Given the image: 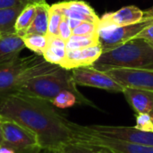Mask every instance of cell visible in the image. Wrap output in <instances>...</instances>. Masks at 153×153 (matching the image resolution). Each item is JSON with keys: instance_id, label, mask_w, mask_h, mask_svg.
I'll return each mask as SVG.
<instances>
[{"instance_id": "cell-11", "label": "cell", "mask_w": 153, "mask_h": 153, "mask_svg": "<svg viewBox=\"0 0 153 153\" xmlns=\"http://www.w3.org/2000/svg\"><path fill=\"white\" fill-rule=\"evenodd\" d=\"M148 14L145 11L141 10L135 5L124 6L121 9L107 13L100 18L99 25H114V26H125L134 23H137L144 20Z\"/></svg>"}, {"instance_id": "cell-26", "label": "cell", "mask_w": 153, "mask_h": 153, "mask_svg": "<svg viewBox=\"0 0 153 153\" xmlns=\"http://www.w3.org/2000/svg\"><path fill=\"white\" fill-rule=\"evenodd\" d=\"M47 3L46 0H0L1 8H13V7H26L30 4H39Z\"/></svg>"}, {"instance_id": "cell-35", "label": "cell", "mask_w": 153, "mask_h": 153, "mask_svg": "<svg viewBox=\"0 0 153 153\" xmlns=\"http://www.w3.org/2000/svg\"><path fill=\"white\" fill-rule=\"evenodd\" d=\"M145 13H146V14H148V15H153V6L152 7H151V8H149V9H147V10L145 11Z\"/></svg>"}, {"instance_id": "cell-33", "label": "cell", "mask_w": 153, "mask_h": 153, "mask_svg": "<svg viewBox=\"0 0 153 153\" xmlns=\"http://www.w3.org/2000/svg\"><path fill=\"white\" fill-rule=\"evenodd\" d=\"M94 149V153H115L111 151H108V150H106V149Z\"/></svg>"}, {"instance_id": "cell-17", "label": "cell", "mask_w": 153, "mask_h": 153, "mask_svg": "<svg viewBox=\"0 0 153 153\" xmlns=\"http://www.w3.org/2000/svg\"><path fill=\"white\" fill-rule=\"evenodd\" d=\"M25 7L1 8L0 9V33L1 35L13 34L15 32L16 20Z\"/></svg>"}, {"instance_id": "cell-19", "label": "cell", "mask_w": 153, "mask_h": 153, "mask_svg": "<svg viewBox=\"0 0 153 153\" xmlns=\"http://www.w3.org/2000/svg\"><path fill=\"white\" fill-rule=\"evenodd\" d=\"M22 40L26 48L33 51L35 54L43 56L48 46V35L41 34H28L23 36Z\"/></svg>"}, {"instance_id": "cell-12", "label": "cell", "mask_w": 153, "mask_h": 153, "mask_svg": "<svg viewBox=\"0 0 153 153\" xmlns=\"http://www.w3.org/2000/svg\"><path fill=\"white\" fill-rule=\"evenodd\" d=\"M103 52L100 44L87 47L82 49L66 51L65 58L61 65V67L73 70L77 67L92 66L94 63L100 58Z\"/></svg>"}, {"instance_id": "cell-10", "label": "cell", "mask_w": 153, "mask_h": 153, "mask_svg": "<svg viewBox=\"0 0 153 153\" xmlns=\"http://www.w3.org/2000/svg\"><path fill=\"white\" fill-rule=\"evenodd\" d=\"M106 73L125 88L153 92V68H114Z\"/></svg>"}, {"instance_id": "cell-29", "label": "cell", "mask_w": 153, "mask_h": 153, "mask_svg": "<svg viewBox=\"0 0 153 153\" xmlns=\"http://www.w3.org/2000/svg\"><path fill=\"white\" fill-rule=\"evenodd\" d=\"M136 38L139 39H147L151 42L153 43V23L150 24L149 26H147L145 29H143L138 35ZM135 38V39H136Z\"/></svg>"}, {"instance_id": "cell-25", "label": "cell", "mask_w": 153, "mask_h": 153, "mask_svg": "<svg viewBox=\"0 0 153 153\" xmlns=\"http://www.w3.org/2000/svg\"><path fill=\"white\" fill-rule=\"evenodd\" d=\"M98 24L95 22H82L79 26L73 30V35L90 36L98 33Z\"/></svg>"}, {"instance_id": "cell-18", "label": "cell", "mask_w": 153, "mask_h": 153, "mask_svg": "<svg viewBox=\"0 0 153 153\" xmlns=\"http://www.w3.org/2000/svg\"><path fill=\"white\" fill-rule=\"evenodd\" d=\"M37 4H30L23 8L19 14L15 23V32L21 38L25 36L28 29L31 25L36 13Z\"/></svg>"}, {"instance_id": "cell-21", "label": "cell", "mask_w": 153, "mask_h": 153, "mask_svg": "<svg viewBox=\"0 0 153 153\" xmlns=\"http://www.w3.org/2000/svg\"><path fill=\"white\" fill-rule=\"evenodd\" d=\"M51 104L58 108H68L75 104H80L77 96L69 91H64L57 94L51 101Z\"/></svg>"}, {"instance_id": "cell-3", "label": "cell", "mask_w": 153, "mask_h": 153, "mask_svg": "<svg viewBox=\"0 0 153 153\" xmlns=\"http://www.w3.org/2000/svg\"><path fill=\"white\" fill-rule=\"evenodd\" d=\"M60 67L44 59L42 56L32 55L19 57L13 62L0 66V101L19 90L30 80L46 74Z\"/></svg>"}, {"instance_id": "cell-7", "label": "cell", "mask_w": 153, "mask_h": 153, "mask_svg": "<svg viewBox=\"0 0 153 153\" xmlns=\"http://www.w3.org/2000/svg\"><path fill=\"white\" fill-rule=\"evenodd\" d=\"M152 23H153V15H148L140 22L125 26H103L98 24V37L100 44L102 47L103 51L114 48L135 39L143 29Z\"/></svg>"}, {"instance_id": "cell-16", "label": "cell", "mask_w": 153, "mask_h": 153, "mask_svg": "<svg viewBox=\"0 0 153 153\" xmlns=\"http://www.w3.org/2000/svg\"><path fill=\"white\" fill-rule=\"evenodd\" d=\"M49 10H50V5L48 4L47 3L37 4L35 17L25 35L28 34L48 35Z\"/></svg>"}, {"instance_id": "cell-22", "label": "cell", "mask_w": 153, "mask_h": 153, "mask_svg": "<svg viewBox=\"0 0 153 153\" xmlns=\"http://www.w3.org/2000/svg\"><path fill=\"white\" fill-rule=\"evenodd\" d=\"M63 4L66 7H68V8L74 10V11L79 12L81 13H83L85 15L91 16V17H99L96 14V13L93 10V8L89 4H87L84 1H81V0H71V1H65V2H63Z\"/></svg>"}, {"instance_id": "cell-9", "label": "cell", "mask_w": 153, "mask_h": 153, "mask_svg": "<svg viewBox=\"0 0 153 153\" xmlns=\"http://www.w3.org/2000/svg\"><path fill=\"white\" fill-rule=\"evenodd\" d=\"M72 75L76 85L93 87L112 92H122L125 90L120 83L115 81L106 72L93 66L77 67L72 70Z\"/></svg>"}, {"instance_id": "cell-24", "label": "cell", "mask_w": 153, "mask_h": 153, "mask_svg": "<svg viewBox=\"0 0 153 153\" xmlns=\"http://www.w3.org/2000/svg\"><path fill=\"white\" fill-rule=\"evenodd\" d=\"M135 127L143 132L153 133V121L149 113L136 114Z\"/></svg>"}, {"instance_id": "cell-15", "label": "cell", "mask_w": 153, "mask_h": 153, "mask_svg": "<svg viewBox=\"0 0 153 153\" xmlns=\"http://www.w3.org/2000/svg\"><path fill=\"white\" fill-rule=\"evenodd\" d=\"M48 46L43 54L46 61L61 66L66 56V41L60 36L48 35Z\"/></svg>"}, {"instance_id": "cell-36", "label": "cell", "mask_w": 153, "mask_h": 153, "mask_svg": "<svg viewBox=\"0 0 153 153\" xmlns=\"http://www.w3.org/2000/svg\"><path fill=\"white\" fill-rule=\"evenodd\" d=\"M149 114H150V116H151V117H152V119L153 121V108L151 110V112H150Z\"/></svg>"}, {"instance_id": "cell-34", "label": "cell", "mask_w": 153, "mask_h": 153, "mask_svg": "<svg viewBox=\"0 0 153 153\" xmlns=\"http://www.w3.org/2000/svg\"><path fill=\"white\" fill-rule=\"evenodd\" d=\"M4 142V134H3V130H2V127H1V125H0V145L3 144Z\"/></svg>"}, {"instance_id": "cell-31", "label": "cell", "mask_w": 153, "mask_h": 153, "mask_svg": "<svg viewBox=\"0 0 153 153\" xmlns=\"http://www.w3.org/2000/svg\"><path fill=\"white\" fill-rule=\"evenodd\" d=\"M0 153H15V152L11 147L3 143L0 145Z\"/></svg>"}, {"instance_id": "cell-8", "label": "cell", "mask_w": 153, "mask_h": 153, "mask_svg": "<svg viewBox=\"0 0 153 153\" xmlns=\"http://www.w3.org/2000/svg\"><path fill=\"white\" fill-rule=\"evenodd\" d=\"M83 126L86 131L93 134L137 144L153 146V133L143 132L137 129L135 126H114L103 125H91Z\"/></svg>"}, {"instance_id": "cell-30", "label": "cell", "mask_w": 153, "mask_h": 153, "mask_svg": "<svg viewBox=\"0 0 153 153\" xmlns=\"http://www.w3.org/2000/svg\"><path fill=\"white\" fill-rule=\"evenodd\" d=\"M66 19H67V22H68V23H69V26L71 27L72 30L75 29L77 26H79V25L82 22V21L76 20V19H72V18H67V17H66Z\"/></svg>"}, {"instance_id": "cell-4", "label": "cell", "mask_w": 153, "mask_h": 153, "mask_svg": "<svg viewBox=\"0 0 153 153\" xmlns=\"http://www.w3.org/2000/svg\"><path fill=\"white\" fill-rule=\"evenodd\" d=\"M64 91H69L74 93L79 99L80 105L95 107L77 90L76 83L73 79L72 70H67L61 66L51 73L30 80L18 92L51 102L57 94Z\"/></svg>"}, {"instance_id": "cell-1", "label": "cell", "mask_w": 153, "mask_h": 153, "mask_svg": "<svg viewBox=\"0 0 153 153\" xmlns=\"http://www.w3.org/2000/svg\"><path fill=\"white\" fill-rule=\"evenodd\" d=\"M0 117L30 130L45 149H62L74 143V123L57 112L51 102L20 92L0 101Z\"/></svg>"}, {"instance_id": "cell-13", "label": "cell", "mask_w": 153, "mask_h": 153, "mask_svg": "<svg viewBox=\"0 0 153 153\" xmlns=\"http://www.w3.org/2000/svg\"><path fill=\"white\" fill-rule=\"evenodd\" d=\"M24 48L22 39L16 33L2 35L0 37V66L19 58V55Z\"/></svg>"}, {"instance_id": "cell-32", "label": "cell", "mask_w": 153, "mask_h": 153, "mask_svg": "<svg viewBox=\"0 0 153 153\" xmlns=\"http://www.w3.org/2000/svg\"><path fill=\"white\" fill-rule=\"evenodd\" d=\"M41 153H63L61 149H45L42 150Z\"/></svg>"}, {"instance_id": "cell-2", "label": "cell", "mask_w": 153, "mask_h": 153, "mask_svg": "<svg viewBox=\"0 0 153 153\" xmlns=\"http://www.w3.org/2000/svg\"><path fill=\"white\" fill-rule=\"evenodd\" d=\"M92 66L103 72L114 68H153V43L144 39H133L103 51Z\"/></svg>"}, {"instance_id": "cell-20", "label": "cell", "mask_w": 153, "mask_h": 153, "mask_svg": "<svg viewBox=\"0 0 153 153\" xmlns=\"http://www.w3.org/2000/svg\"><path fill=\"white\" fill-rule=\"evenodd\" d=\"M97 44H100L98 33L90 36L72 35V37L66 41V51L82 49Z\"/></svg>"}, {"instance_id": "cell-28", "label": "cell", "mask_w": 153, "mask_h": 153, "mask_svg": "<svg viewBox=\"0 0 153 153\" xmlns=\"http://www.w3.org/2000/svg\"><path fill=\"white\" fill-rule=\"evenodd\" d=\"M72 35H73V30L69 26L66 17L63 15V19L59 25V36L65 41H67L72 37Z\"/></svg>"}, {"instance_id": "cell-14", "label": "cell", "mask_w": 153, "mask_h": 153, "mask_svg": "<svg viewBox=\"0 0 153 153\" xmlns=\"http://www.w3.org/2000/svg\"><path fill=\"white\" fill-rule=\"evenodd\" d=\"M123 93L136 114L150 113L153 108L152 91L135 88H125Z\"/></svg>"}, {"instance_id": "cell-27", "label": "cell", "mask_w": 153, "mask_h": 153, "mask_svg": "<svg viewBox=\"0 0 153 153\" xmlns=\"http://www.w3.org/2000/svg\"><path fill=\"white\" fill-rule=\"evenodd\" d=\"M63 153H94V149L82 143H69L62 149Z\"/></svg>"}, {"instance_id": "cell-5", "label": "cell", "mask_w": 153, "mask_h": 153, "mask_svg": "<svg viewBox=\"0 0 153 153\" xmlns=\"http://www.w3.org/2000/svg\"><path fill=\"white\" fill-rule=\"evenodd\" d=\"M74 143L95 149H106L115 153H153V146L137 144L91 134L83 126L74 123Z\"/></svg>"}, {"instance_id": "cell-23", "label": "cell", "mask_w": 153, "mask_h": 153, "mask_svg": "<svg viewBox=\"0 0 153 153\" xmlns=\"http://www.w3.org/2000/svg\"><path fill=\"white\" fill-rule=\"evenodd\" d=\"M63 19V14L52 8L50 5L49 10V20H48V35L59 36V25Z\"/></svg>"}, {"instance_id": "cell-6", "label": "cell", "mask_w": 153, "mask_h": 153, "mask_svg": "<svg viewBox=\"0 0 153 153\" xmlns=\"http://www.w3.org/2000/svg\"><path fill=\"white\" fill-rule=\"evenodd\" d=\"M0 125L4 134V144L11 147L15 153H41L37 136L19 123L0 117Z\"/></svg>"}, {"instance_id": "cell-37", "label": "cell", "mask_w": 153, "mask_h": 153, "mask_svg": "<svg viewBox=\"0 0 153 153\" xmlns=\"http://www.w3.org/2000/svg\"><path fill=\"white\" fill-rule=\"evenodd\" d=\"M1 36H2V35H1V33H0V37H1Z\"/></svg>"}]
</instances>
